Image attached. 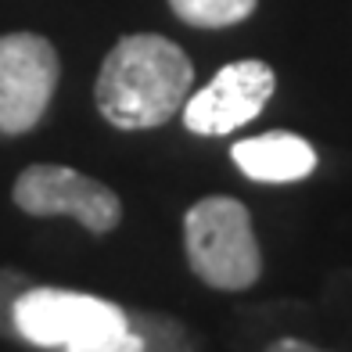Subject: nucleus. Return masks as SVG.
Instances as JSON below:
<instances>
[{
	"mask_svg": "<svg viewBox=\"0 0 352 352\" xmlns=\"http://www.w3.org/2000/svg\"><path fill=\"white\" fill-rule=\"evenodd\" d=\"M11 198L29 216H72L90 234H108L122 219V201L101 180L69 166H29L19 173Z\"/></svg>",
	"mask_w": 352,
	"mask_h": 352,
	"instance_id": "obj_5",
	"label": "nucleus"
},
{
	"mask_svg": "<svg viewBox=\"0 0 352 352\" xmlns=\"http://www.w3.org/2000/svg\"><path fill=\"white\" fill-rule=\"evenodd\" d=\"M259 0H169L173 14L195 29H227L245 22Z\"/></svg>",
	"mask_w": 352,
	"mask_h": 352,
	"instance_id": "obj_8",
	"label": "nucleus"
},
{
	"mask_svg": "<svg viewBox=\"0 0 352 352\" xmlns=\"http://www.w3.org/2000/svg\"><path fill=\"white\" fill-rule=\"evenodd\" d=\"M274 90L277 76L266 61H230L184 101V126L198 137H227L259 116L274 98Z\"/></svg>",
	"mask_w": 352,
	"mask_h": 352,
	"instance_id": "obj_6",
	"label": "nucleus"
},
{
	"mask_svg": "<svg viewBox=\"0 0 352 352\" xmlns=\"http://www.w3.org/2000/svg\"><path fill=\"white\" fill-rule=\"evenodd\" d=\"M25 287H33L25 274L19 270H0V338H19L14 331V302Z\"/></svg>",
	"mask_w": 352,
	"mask_h": 352,
	"instance_id": "obj_10",
	"label": "nucleus"
},
{
	"mask_svg": "<svg viewBox=\"0 0 352 352\" xmlns=\"http://www.w3.org/2000/svg\"><path fill=\"white\" fill-rule=\"evenodd\" d=\"M184 248L190 270L219 292H245L263 274L252 216L241 201L227 195H209L187 209Z\"/></svg>",
	"mask_w": 352,
	"mask_h": 352,
	"instance_id": "obj_3",
	"label": "nucleus"
},
{
	"mask_svg": "<svg viewBox=\"0 0 352 352\" xmlns=\"http://www.w3.org/2000/svg\"><path fill=\"white\" fill-rule=\"evenodd\" d=\"M190 87L195 65L180 47L158 33H133L108 51L94 101L119 130H155L184 108Z\"/></svg>",
	"mask_w": 352,
	"mask_h": 352,
	"instance_id": "obj_1",
	"label": "nucleus"
},
{
	"mask_svg": "<svg viewBox=\"0 0 352 352\" xmlns=\"http://www.w3.org/2000/svg\"><path fill=\"white\" fill-rule=\"evenodd\" d=\"M266 352H324V349H316L309 342H298V338H280V342L270 345Z\"/></svg>",
	"mask_w": 352,
	"mask_h": 352,
	"instance_id": "obj_11",
	"label": "nucleus"
},
{
	"mask_svg": "<svg viewBox=\"0 0 352 352\" xmlns=\"http://www.w3.org/2000/svg\"><path fill=\"white\" fill-rule=\"evenodd\" d=\"M126 316H130V327L140 338L137 352H198L190 331L176 324L173 316L162 313H126Z\"/></svg>",
	"mask_w": 352,
	"mask_h": 352,
	"instance_id": "obj_9",
	"label": "nucleus"
},
{
	"mask_svg": "<svg viewBox=\"0 0 352 352\" xmlns=\"http://www.w3.org/2000/svg\"><path fill=\"white\" fill-rule=\"evenodd\" d=\"M61 61L40 33L0 36V133L22 137L40 126L58 90Z\"/></svg>",
	"mask_w": 352,
	"mask_h": 352,
	"instance_id": "obj_4",
	"label": "nucleus"
},
{
	"mask_svg": "<svg viewBox=\"0 0 352 352\" xmlns=\"http://www.w3.org/2000/svg\"><path fill=\"white\" fill-rule=\"evenodd\" d=\"M234 162L248 180L259 184H292V180H306L316 169V151L309 140H302L298 133H263V137H248L241 144H234Z\"/></svg>",
	"mask_w": 352,
	"mask_h": 352,
	"instance_id": "obj_7",
	"label": "nucleus"
},
{
	"mask_svg": "<svg viewBox=\"0 0 352 352\" xmlns=\"http://www.w3.org/2000/svg\"><path fill=\"white\" fill-rule=\"evenodd\" d=\"M14 331L36 349L58 352H137L140 338L126 309L65 287H25L14 302Z\"/></svg>",
	"mask_w": 352,
	"mask_h": 352,
	"instance_id": "obj_2",
	"label": "nucleus"
}]
</instances>
